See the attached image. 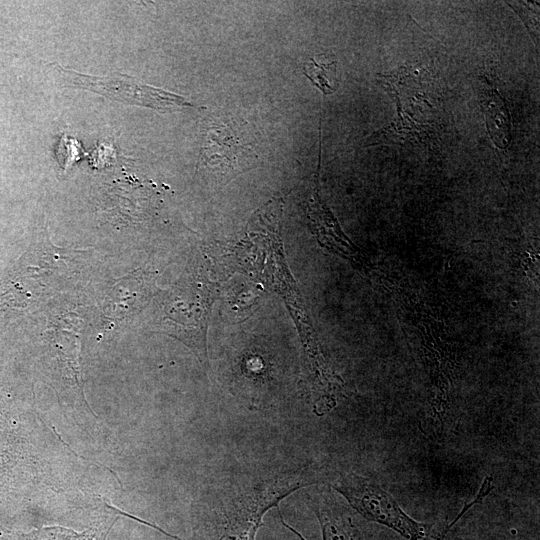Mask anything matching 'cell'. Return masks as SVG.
Instances as JSON below:
<instances>
[{
  "instance_id": "1",
  "label": "cell",
  "mask_w": 540,
  "mask_h": 540,
  "mask_svg": "<svg viewBox=\"0 0 540 540\" xmlns=\"http://www.w3.org/2000/svg\"><path fill=\"white\" fill-rule=\"evenodd\" d=\"M329 477L312 465L246 475L212 488L198 528L200 540H255L264 515L294 491L323 483Z\"/></svg>"
},
{
  "instance_id": "2",
  "label": "cell",
  "mask_w": 540,
  "mask_h": 540,
  "mask_svg": "<svg viewBox=\"0 0 540 540\" xmlns=\"http://www.w3.org/2000/svg\"><path fill=\"white\" fill-rule=\"evenodd\" d=\"M329 485L368 521L381 524L407 540H422L432 535V526L409 516L395 498L374 480L353 472L339 473Z\"/></svg>"
},
{
  "instance_id": "3",
  "label": "cell",
  "mask_w": 540,
  "mask_h": 540,
  "mask_svg": "<svg viewBox=\"0 0 540 540\" xmlns=\"http://www.w3.org/2000/svg\"><path fill=\"white\" fill-rule=\"evenodd\" d=\"M52 65L69 85L99 93L116 101L147 107L163 113L193 106L181 95L141 83L128 75L115 73L98 77L66 69L58 63H52Z\"/></svg>"
},
{
  "instance_id": "4",
  "label": "cell",
  "mask_w": 540,
  "mask_h": 540,
  "mask_svg": "<svg viewBox=\"0 0 540 540\" xmlns=\"http://www.w3.org/2000/svg\"><path fill=\"white\" fill-rule=\"evenodd\" d=\"M308 503L320 524L322 540H366L353 509L331 490L308 496Z\"/></svg>"
},
{
  "instance_id": "5",
  "label": "cell",
  "mask_w": 540,
  "mask_h": 540,
  "mask_svg": "<svg viewBox=\"0 0 540 540\" xmlns=\"http://www.w3.org/2000/svg\"><path fill=\"white\" fill-rule=\"evenodd\" d=\"M487 115V127L497 145H508L510 141V124L507 109L502 99L496 93L489 94L485 105Z\"/></svg>"
},
{
  "instance_id": "6",
  "label": "cell",
  "mask_w": 540,
  "mask_h": 540,
  "mask_svg": "<svg viewBox=\"0 0 540 540\" xmlns=\"http://www.w3.org/2000/svg\"><path fill=\"white\" fill-rule=\"evenodd\" d=\"M303 74L319 88L324 95L335 92L339 87V77L337 75V62L329 63L317 62L309 59L303 68Z\"/></svg>"
},
{
  "instance_id": "7",
  "label": "cell",
  "mask_w": 540,
  "mask_h": 540,
  "mask_svg": "<svg viewBox=\"0 0 540 540\" xmlns=\"http://www.w3.org/2000/svg\"><path fill=\"white\" fill-rule=\"evenodd\" d=\"M111 526L82 533L64 527H45L37 531L32 540H104Z\"/></svg>"
},
{
  "instance_id": "8",
  "label": "cell",
  "mask_w": 540,
  "mask_h": 540,
  "mask_svg": "<svg viewBox=\"0 0 540 540\" xmlns=\"http://www.w3.org/2000/svg\"><path fill=\"white\" fill-rule=\"evenodd\" d=\"M445 535H430L422 540H443Z\"/></svg>"
}]
</instances>
